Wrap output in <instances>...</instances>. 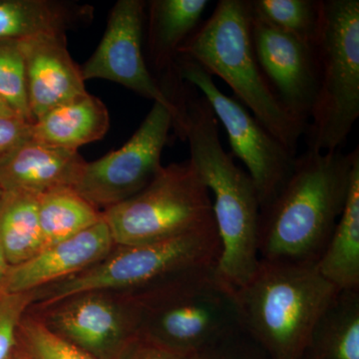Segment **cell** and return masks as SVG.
Instances as JSON below:
<instances>
[{
	"label": "cell",
	"instance_id": "obj_4",
	"mask_svg": "<svg viewBox=\"0 0 359 359\" xmlns=\"http://www.w3.org/2000/svg\"><path fill=\"white\" fill-rule=\"evenodd\" d=\"M180 54L190 56L210 75L224 80L238 102L297 155L308 125L285 109L259 67L252 43L250 0H219Z\"/></svg>",
	"mask_w": 359,
	"mask_h": 359
},
{
	"label": "cell",
	"instance_id": "obj_3",
	"mask_svg": "<svg viewBox=\"0 0 359 359\" xmlns=\"http://www.w3.org/2000/svg\"><path fill=\"white\" fill-rule=\"evenodd\" d=\"M339 292L316 264L259 259L236 297L242 327L273 359H301L314 327Z\"/></svg>",
	"mask_w": 359,
	"mask_h": 359
},
{
	"label": "cell",
	"instance_id": "obj_25",
	"mask_svg": "<svg viewBox=\"0 0 359 359\" xmlns=\"http://www.w3.org/2000/svg\"><path fill=\"white\" fill-rule=\"evenodd\" d=\"M18 342L25 359H95L47 330L29 313L21 320Z\"/></svg>",
	"mask_w": 359,
	"mask_h": 359
},
{
	"label": "cell",
	"instance_id": "obj_11",
	"mask_svg": "<svg viewBox=\"0 0 359 359\" xmlns=\"http://www.w3.org/2000/svg\"><path fill=\"white\" fill-rule=\"evenodd\" d=\"M174 120L173 111L154 102L121 148L86 162L73 189L101 212L140 193L162 170L161 158Z\"/></svg>",
	"mask_w": 359,
	"mask_h": 359
},
{
	"label": "cell",
	"instance_id": "obj_33",
	"mask_svg": "<svg viewBox=\"0 0 359 359\" xmlns=\"http://www.w3.org/2000/svg\"><path fill=\"white\" fill-rule=\"evenodd\" d=\"M9 359H25V358H23L22 354L20 353V351H18V348L16 349L15 353H14Z\"/></svg>",
	"mask_w": 359,
	"mask_h": 359
},
{
	"label": "cell",
	"instance_id": "obj_29",
	"mask_svg": "<svg viewBox=\"0 0 359 359\" xmlns=\"http://www.w3.org/2000/svg\"><path fill=\"white\" fill-rule=\"evenodd\" d=\"M116 359H198V356L177 351L139 332Z\"/></svg>",
	"mask_w": 359,
	"mask_h": 359
},
{
	"label": "cell",
	"instance_id": "obj_14",
	"mask_svg": "<svg viewBox=\"0 0 359 359\" xmlns=\"http://www.w3.org/2000/svg\"><path fill=\"white\" fill-rule=\"evenodd\" d=\"M28 106L37 121L49 111L88 93L79 67L71 57L66 35L21 40Z\"/></svg>",
	"mask_w": 359,
	"mask_h": 359
},
{
	"label": "cell",
	"instance_id": "obj_7",
	"mask_svg": "<svg viewBox=\"0 0 359 359\" xmlns=\"http://www.w3.org/2000/svg\"><path fill=\"white\" fill-rule=\"evenodd\" d=\"M318 94L306 150H341L359 117V0H321Z\"/></svg>",
	"mask_w": 359,
	"mask_h": 359
},
{
	"label": "cell",
	"instance_id": "obj_6",
	"mask_svg": "<svg viewBox=\"0 0 359 359\" xmlns=\"http://www.w3.org/2000/svg\"><path fill=\"white\" fill-rule=\"evenodd\" d=\"M135 299L141 334L177 351L198 353L242 327L236 290L217 266L191 271Z\"/></svg>",
	"mask_w": 359,
	"mask_h": 359
},
{
	"label": "cell",
	"instance_id": "obj_9",
	"mask_svg": "<svg viewBox=\"0 0 359 359\" xmlns=\"http://www.w3.org/2000/svg\"><path fill=\"white\" fill-rule=\"evenodd\" d=\"M176 72L182 81L201 92L218 122L223 125L231 155L247 167L263 209L289 179L297 155L269 133L237 99L224 94L212 75L190 56L180 54Z\"/></svg>",
	"mask_w": 359,
	"mask_h": 359
},
{
	"label": "cell",
	"instance_id": "obj_17",
	"mask_svg": "<svg viewBox=\"0 0 359 359\" xmlns=\"http://www.w3.org/2000/svg\"><path fill=\"white\" fill-rule=\"evenodd\" d=\"M208 0L149 1L148 50L161 80L176 73L180 49L201 25Z\"/></svg>",
	"mask_w": 359,
	"mask_h": 359
},
{
	"label": "cell",
	"instance_id": "obj_31",
	"mask_svg": "<svg viewBox=\"0 0 359 359\" xmlns=\"http://www.w3.org/2000/svg\"><path fill=\"white\" fill-rule=\"evenodd\" d=\"M9 269H11V264L7 262L4 250H2L1 245H0V289L4 287Z\"/></svg>",
	"mask_w": 359,
	"mask_h": 359
},
{
	"label": "cell",
	"instance_id": "obj_12",
	"mask_svg": "<svg viewBox=\"0 0 359 359\" xmlns=\"http://www.w3.org/2000/svg\"><path fill=\"white\" fill-rule=\"evenodd\" d=\"M147 2L119 0L111 11L105 32L81 67L84 81L104 79L126 87L142 97L162 104L178 117V109L153 76L144 57L143 25ZM174 120V121H175Z\"/></svg>",
	"mask_w": 359,
	"mask_h": 359
},
{
	"label": "cell",
	"instance_id": "obj_23",
	"mask_svg": "<svg viewBox=\"0 0 359 359\" xmlns=\"http://www.w3.org/2000/svg\"><path fill=\"white\" fill-rule=\"evenodd\" d=\"M40 228L44 248L74 237L102 221V212L70 187L39 195Z\"/></svg>",
	"mask_w": 359,
	"mask_h": 359
},
{
	"label": "cell",
	"instance_id": "obj_21",
	"mask_svg": "<svg viewBox=\"0 0 359 359\" xmlns=\"http://www.w3.org/2000/svg\"><path fill=\"white\" fill-rule=\"evenodd\" d=\"M301 359H359V290H340L314 327Z\"/></svg>",
	"mask_w": 359,
	"mask_h": 359
},
{
	"label": "cell",
	"instance_id": "obj_18",
	"mask_svg": "<svg viewBox=\"0 0 359 359\" xmlns=\"http://www.w3.org/2000/svg\"><path fill=\"white\" fill-rule=\"evenodd\" d=\"M110 126L109 112L97 97L86 93L62 104L32 124V140L78 150L102 139Z\"/></svg>",
	"mask_w": 359,
	"mask_h": 359
},
{
	"label": "cell",
	"instance_id": "obj_30",
	"mask_svg": "<svg viewBox=\"0 0 359 359\" xmlns=\"http://www.w3.org/2000/svg\"><path fill=\"white\" fill-rule=\"evenodd\" d=\"M32 139V123L20 117L0 116V160Z\"/></svg>",
	"mask_w": 359,
	"mask_h": 359
},
{
	"label": "cell",
	"instance_id": "obj_10",
	"mask_svg": "<svg viewBox=\"0 0 359 359\" xmlns=\"http://www.w3.org/2000/svg\"><path fill=\"white\" fill-rule=\"evenodd\" d=\"M47 330L95 359H116L140 332L141 306L131 295L87 290L30 306Z\"/></svg>",
	"mask_w": 359,
	"mask_h": 359
},
{
	"label": "cell",
	"instance_id": "obj_20",
	"mask_svg": "<svg viewBox=\"0 0 359 359\" xmlns=\"http://www.w3.org/2000/svg\"><path fill=\"white\" fill-rule=\"evenodd\" d=\"M90 11L52 0H0V41L66 35Z\"/></svg>",
	"mask_w": 359,
	"mask_h": 359
},
{
	"label": "cell",
	"instance_id": "obj_24",
	"mask_svg": "<svg viewBox=\"0 0 359 359\" xmlns=\"http://www.w3.org/2000/svg\"><path fill=\"white\" fill-rule=\"evenodd\" d=\"M321 0H250L254 15L316 46L320 26Z\"/></svg>",
	"mask_w": 359,
	"mask_h": 359
},
{
	"label": "cell",
	"instance_id": "obj_8",
	"mask_svg": "<svg viewBox=\"0 0 359 359\" xmlns=\"http://www.w3.org/2000/svg\"><path fill=\"white\" fill-rule=\"evenodd\" d=\"M115 245L148 244L216 226L210 192L190 160L163 166L140 193L102 211Z\"/></svg>",
	"mask_w": 359,
	"mask_h": 359
},
{
	"label": "cell",
	"instance_id": "obj_5",
	"mask_svg": "<svg viewBox=\"0 0 359 359\" xmlns=\"http://www.w3.org/2000/svg\"><path fill=\"white\" fill-rule=\"evenodd\" d=\"M216 226L148 244L115 245L102 261L58 283L33 290L32 306H46L87 290L138 297L197 269L218 264Z\"/></svg>",
	"mask_w": 359,
	"mask_h": 359
},
{
	"label": "cell",
	"instance_id": "obj_15",
	"mask_svg": "<svg viewBox=\"0 0 359 359\" xmlns=\"http://www.w3.org/2000/svg\"><path fill=\"white\" fill-rule=\"evenodd\" d=\"M114 247L102 219L74 237L45 247L25 263L11 266L2 289L28 292L60 282L102 261Z\"/></svg>",
	"mask_w": 359,
	"mask_h": 359
},
{
	"label": "cell",
	"instance_id": "obj_26",
	"mask_svg": "<svg viewBox=\"0 0 359 359\" xmlns=\"http://www.w3.org/2000/svg\"><path fill=\"white\" fill-rule=\"evenodd\" d=\"M0 97L20 118L34 123L28 106L25 59L18 41H0Z\"/></svg>",
	"mask_w": 359,
	"mask_h": 359
},
{
	"label": "cell",
	"instance_id": "obj_2",
	"mask_svg": "<svg viewBox=\"0 0 359 359\" xmlns=\"http://www.w3.org/2000/svg\"><path fill=\"white\" fill-rule=\"evenodd\" d=\"M359 149L297 156L280 190L261 210L259 259L318 264L346 205Z\"/></svg>",
	"mask_w": 359,
	"mask_h": 359
},
{
	"label": "cell",
	"instance_id": "obj_13",
	"mask_svg": "<svg viewBox=\"0 0 359 359\" xmlns=\"http://www.w3.org/2000/svg\"><path fill=\"white\" fill-rule=\"evenodd\" d=\"M252 37L259 67L276 98L290 115L308 125L320 81L316 46L252 13Z\"/></svg>",
	"mask_w": 359,
	"mask_h": 359
},
{
	"label": "cell",
	"instance_id": "obj_1",
	"mask_svg": "<svg viewBox=\"0 0 359 359\" xmlns=\"http://www.w3.org/2000/svg\"><path fill=\"white\" fill-rule=\"evenodd\" d=\"M173 128L188 142L190 160L211 191L221 245L217 271L233 290L249 282L259 263L261 204L254 181L219 139V122L204 96L185 83L177 97Z\"/></svg>",
	"mask_w": 359,
	"mask_h": 359
},
{
	"label": "cell",
	"instance_id": "obj_16",
	"mask_svg": "<svg viewBox=\"0 0 359 359\" xmlns=\"http://www.w3.org/2000/svg\"><path fill=\"white\" fill-rule=\"evenodd\" d=\"M85 164L76 150L30 139L0 160V189L41 195L54 189L74 188Z\"/></svg>",
	"mask_w": 359,
	"mask_h": 359
},
{
	"label": "cell",
	"instance_id": "obj_28",
	"mask_svg": "<svg viewBox=\"0 0 359 359\" xmlns=\"http://www.w3.org/2000/svg\"><path fill=\"white\" fill-rule=\"evenodd\" d=\"M197 356L198 359H273L243 327L202 349Z\"/></svg>",
	"mask_w": 359,
	"mask_h": 359
},
{
	"label": "cell",
	"instance_id": "obj_22",
	"mask_svg": "<svg viewBox=\"0 0 359 359\" xmlns=\"http://www.w3.org/2000/svg\"><path fill=\"white\" fill-rule=\"evenodd\" d=\"M0 245L11 266H18L44 249L39 195L11 191L0 202Z\"/></svg>",
	"mask_w": 359,
	"mask_h": 359
},
{
	"label": "cell",
	"instance_id": "obj_19",
	"mask_svg": "<svg viewBox=\"0 0 359 359\" xmlns=\"http://www.w3.org/2000/svg\"><path fill=\"white\" fill-rule=\"evenodd\" d=\"M316 266L339 290H359V158L354 162L346 205Z\"/></svg>",
	"mask_w": 359,
	"mask_h": 359
},
{
	"label": "cell",
	"instance_id": "obj_34",
	"mask_svg": "<svg viewBox=\"0 0 359 359\" xmlns=\"http://www.w3.org/2000/svg\"><path fill=\"white\" fill-rule=\"evenodd\" d=\"M4 191H2L1 189H0V202H1L2 197H4Z\"/></svg>",
	"mask_w": 359,
	"mask_h": 359
},
{
	"label": "cell",
	"instance_id": "obj_27",
	"mask_svg": "<svg viewBox=\"0 0 359 359\" xmlns=\"http://www.w3.org/2000/svg\"><path fill=\"white\" fill-rule=\"evenodd\" d=\"M33 301V292L0 289V359H9L18 349V328Z\"/></svg>",
	"mask_w": 359,
	"mask_h": 359
},
{
	"label": "cell",
	"instance_id": "obj_32",
	"mask_svg": "<svg viewBox=\"0 0 359 359\" xmlns=\"http://www.w3.org/2000/svg\"><path fill=\"white\" fill-rule=\"evenodd\" d=\"M0 116L2 117H20L2 97H0Z\"/></svg>",
	"mask_w": 359,
	"mask_h": 359
}]
</instances>
